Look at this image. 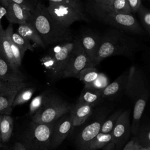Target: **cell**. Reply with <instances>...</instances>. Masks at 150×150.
I'll use <instances>...</instances> for the list:
<instances>
[{
  "mask_svg": "<svg viewBox=\"0 0 150 150\" xmlns=\"http://www.w3.org/2000/svg\"><path fill=\"white\" fill-rule=\"evenodd\" d=\"M30 13L28 22L35 27L45 46L73 40L70 29L54 19L40 2Z\"/></svg>",
  "mask_w": 150,
  "mask_h": 150,
  "instance_id": "obj_1",
  "label": "cell"
},
{
  "mask_svg": "<svg viewBox=\"0 0 150 150\" xmlns=\"http://www.w3.org/2000/svg\"><path fill=\"white\" fill-rule=\"evenodd\" d=\"M141 44L129 34L112 29L100 36V42L97 52L94 66L103 59L112 56L121 55L132 57L141 49Z\"/></svg>",
  "mask_w": 150,
  "mask_h": 150,
  "instance_id": "obj_2",
  "label": "cell"
},
{
  "mask_svg": "<svg viewBox=\"0 0 150 150\" xmlns=\"http://www.w3.org/2000/svg\"><path fill=\"white\" fill-rule=\"evenodd\" d=\"M124 91L134 103L131 132L135 135L149 97V90L145 77L141 70L135 66L131 67L128 71Z\"/></svg>",
  "mask_w": 150,
  "mask_h": 150,
  "instance_id": "obj_3",
  "label": "cell"
},
{
  "mask_svg": "<svg viewBox=\"0 0 150 150\" xmlns=\"http://www.w3.org/2000/svg\"><path fill=\"white\" fill-rule=\"evenodd\" d=\"M93 11L102 22L129 35H142L145 33L137 19L131 13L124 14L113 12L106 6L94 2Z\"/></svg>",
  "mask_w": 150,
  "mask_h": 150,
  "instance_id": "obj_4",
  "label": "cell"
},
{
  "mask_svg": "<svg viewBox=\"0 0 150 150\" xmlns=\"http://www.w3.org/2000/svg\"><path fill=\"white\" fill-rule=\"evenodd\" d=\"M71 106L59 96L46 93L41 108L32 116V121L40 124L53 122L69 112Z\"/></svg>",
  "mask_w": 150,
  "mask_h": 150,
  "instance_id": "obj_5",
  "label": "cell"
},
{
  "mask_svg": "<svg viewBox=\"0 0 150 150\" xmlns=\"http://www.w3.org/2000/svg\"><path fill=\"white\" fill-rule=\"evenodd\" d=\"M53 123L40 124L32 121L26 132L23 144L26 150L49 149Z\"/></svg>",
  "mask_w": 150,
  "mask_h": 150,
  "instance_id": "obj_6",
  "label": "cell"
},
{
  "mask_svg": "<svg viewBox=\"0 0 150 150\" xmlns=\"http://www.w3.org/2000/svg\"><path fill=\"white\" fill-rule=\"evenodd\" d=\"M49 2V5L46 6L48 12L54 19L66 28H69L76 21H84L86 19L83 11L70 5Z\"/></svg>",
  "mask_w": 150,
  "mask_h": 150,
  "instance_id": "obj_7",
  "label": "cell"
},
{
  "mask_svg": "<svg viewBox=\"0 0 150 150\" xmlns=\"http://www.w3.org/2000/svg\"><path fill=\"white\" fill-rule=\"evenodd\" d=\"M90 66H94L82 47L79 38H76L70 59L62 73V77L78 78L80 71Z\"/></svg>",
  "mask_w": 150,
  "mask_h": 150,
  "instance_id": "obj_8",
  "label": "cell"
},
{
  "mask_svg": "<svg viewBox=\"0 0 150 150\" xmlns=\"http://www.w3.org/2000/svg\"><path fill=\"white\" fill-rule=\"evenodd\" d=\"M129 110L123 111L111 131L112 142L118 150H121L126 144L131 133Z\"/></svg>",
  "mask_w": 150,
  "mask_h": 150,
  "instance_id": "obj_9",
  "label": "cell"
},
{
  "mask_svg": "<svg viewBox=\"0 0 150 150\" xmlns=\"http://www.w3.org/2000/svg\"><path fill=\"white\" fill-rule=\"evenodd\" d=\"M73 127L70 112H67L56 120L53 125L50 148L59 146L70 134Z\"/></svg>",
  "mask_w": 150,
  "mask_h": 150,
  "instance_id": "obj_10",
  "label": "cell"
},
{
  "mask_svg": "<svg viewBox=\"0 0 150 150\" xmlns=\"http://www.w3.org/2000/svg\"><path fill=\"white\" fill-rule=\"evenodd\" d=\"M105 117L100 116L86 125L78 134L76 145L80 150H87L92 139L100 132Z\"/></svg>",
  "mask_w": 150,
  "mask_h": 150,
  "instance_id": "obj_11",
  "label": "cell"
},
{
  "mask_svg": "<svg viewBox=\"0 0 150 150\" xmlns=\"http://www.w3.org/2000/svg\"><path fill=\"white\" fill-rule=\"evenodd\" d=\"M74 44L75 39L61 42V43L55 46L50 53L57 62V70L60 77H62V73L69 63Z\"/></svg>",
  "mask_w": 150,
  "mask_h": 150,
  "instance_id": "obj_12",
  "label": "cell"
},
{
  "mask_svg": "<svg viewBox=\"0 0 150 150\" xmlns=\"http://www.w3.org/2000/svg\"><path fill=\"white\" fill-rule=\"evenodd\" d=\"M26 85L25 81L9 83L0 93V114L10 115L16 95Z\"/></svg>",
  "mask_w": 150,
  "mask_h": 150,
  "instance_id": "obj_13",
  "label": "cell"
},
{
  "mask_svg": "<svg viewBox=\"0 0 150 150\" xmlns=\"http://www.w3.org/2000/svg\"><path fill=\"white\" fill-rule=\"evenodd\" d=\"M5 16L12 24H22L29 21L31 13L19 5L10 2L6 7Z\"/></svg>",
  "mask_w": 150,
  "mask_h": 150,
  "instance_id": "obj_14",
  "label": "cell"
},
{
  "mask_svg": "<svg viewBox=\"0 0 150 150\" xmlns=\"http://www.w3.org/2000/svg\"><path fill=\"white\" fill-rule=\"evenodd\" d=\"M93 107L91 105L77 101L76 104L71 106L69 111L73 127L80 126L83 124L91 115Z\"/></svg>",
  "mask_w": 150,
  "mask_h": 150,
  "instance_id": "obj_15",
  "label": "cell"
},
{
  "mask_svg": "<svg viewBox=\"0 0 150 150\" xmlns=\"http://www.w3.org/2000/svg\"><path fill=\"white\" fill-rule=\"evenodd\" d=\"M0 79L6 82L16 83L24 81L25 77L19 69H13L0 54Z\"/></svg>",
  "mask_w": 150,
  "mask_h": 150,
  "instance_id": "obj_16",
  "label": "cell"
},
{
  "mask_svg": "<svg viewBox=\"0 0 150 150\" xmlns=\"http://www.w3.org/2000/svg\"><path fill=\"white\" fill-rule=\"evenodd\" d=\"M79 40L84 50L93 63L100 45V36L92 33H84L79 38Z\"/></svg>",
  "mask_w": 150,
  "mask_h": 150,
  "instance_id": "obj_17",
  "label": "cell"
},
{
  "mask_svg": "<svg viewBox=\"0 0 150 150\" xmlns=\"http://www.w3.org/2000/svg\"><path fill=\"white\" fill-rule=\"evenodd\" d=\"M128 72L120 75L115 81L110 83L107 87L101 90L102 98H106L115 96L122 91L125 90L128 79Z\"/></svg>",
  "mask_w": 150,
  "mask_h": 150,
  "instance_id": "obj_18",
  "label": "cell"
},
{
  "mask_svg": "<svg viewBox=\"0 0 150 150\" xmlns=\"http://www.w3.org/2000/svg\"><path fill=\"white\" fill-rule=\"evenodd\" d=\"M0 54L13 69H19L12 54L8 32L2 27H0Z\"/></svg>",
  "mask_w": 150,
  "mask_h": 150,
  "instance_id": "obj_19",
  "label": "cell"
},
{
  "mask_svg": "<svg viewBox=\"0 0 150 150\" xmlns=\"http://www.w3.org/2000/svg\"><path fill=\"white\" fill-rule=\"evenodd\" d=\"M18 33L29 40L32 41L37 46H39L43 49L45 48L46 46L37 30L29 22L19 25L18 29Z\"/></svg>",
  "mask_w": 150,
  "mask_h": 150,
  "instance_id": "obj_20",
  "label": "cell"
},
{
  "mask_svg": "<svg viewBox=\"0 0 150 150\" xmlns=\"http://www.w3.org/2000/svg\"><path fill=\"white\" fill-rule=\"evenodd\" d=\"M102 99L101 90L84 87L77 101L93 107L98 104Z\"/></svg>",
  "mask_w": 150,
  "mask_h": 150,
  "instance_id": "obj_21",
  "label": "cell"
},
{
  "mask_svg": "<svg viewBox=\"0 0 150 150\" xmlns=\"http://www.w3.org/2000/svg\"><path fill=\"white\" fill-rule=\"evenodd\" d=\"M13 118L9 115H2L0 122V137L3 142H8L12 134Z\"/></svg>",
  "mask_w": 150,
  "mask_h": 150,
  "instance_id": "obj_22",
  "label": "cell"
},
{
  "mask_svg": "<svg viewBox=\"0 0 150 150\" xmlns=\"http://www.w3.org/2000/svg\"><path fill=\"white\" fill-rule=\"evenodd\" d=\"M112 142L111 132L109 133L99 132L90 143L87 150H97Z\"/></svg>",
  "mask_w": 150,
  "mask_h": 150,
  "instance_id": "obj_23",
  "label": "cell"
},
{
  "mask_svg": "<svg viewBox=\"0 0 150 150\" xmlns=\"http://www.w3.org/2000/svg\"><path fill=\"white\" fill-rule=\"evenodd\" d=\"M98 74L99 72L95 66H90L84 68L80 71L78 79H79L84 85H87L94 81Z\"/></svg>",
  "mask_w": 150,
  "mask_h": 150,
  "instance_id": "obj_24",
  "label": "cell"
},
{
  "mask_svg": "<svg viewBox=\"0 0 150 150\" xmlns=\"http://www.w3.org/2000/svg\"><path fill=\"white\" fill-rule=\"evenodd\" d=\"M35 91V88L28 87H26V85L25 87L22 88L16 95L12 104V107L20 105L28 102L32 97Z\"/></svg>",
  "mask_w": 150,
  "mask_h": 150,
  "instance_id": "obj_25",
  "label": "cell"
},
{
  "mask_svg": "<svg viewBox=\"0 0 150 150\" xmlns=\"http://www.w3.org/2000/svg\"><path fill=\"white\" fill-rule=\"evenodd\" d=\"M40 62L42 65L52 77H60L57 70V62L54 57L51 54L49 53V54L42 57L40 59Z\"/></svg>",
  "mask_w": 150,
  "mask_h": 150,
  "instance_id": "obj_26",
  "label": "cell"
},
{
  "mask_svg": "<svg viewBox=\"0 0 150 150\" xmlns=\"http://www.w3.org/2000/svg\"><path fill=\"white\" fill-rule=\"evenodd\" d=\"M5 30L7 31L8 36H9V41H10V43H11V50H12V54H13L14 60L15 61V63H16L17 66L19 68V67L21 66L22 60V59L24 56L25 53H23L22 52V50L18 46H16L11 40V35L12 32L13 31L12 24L9 23L8 26L7 27V28Z\"/></svg>",
  "mask_w": 150,
  "mask_h": 150,
  "instance_id": "obj_27",
  "label": "cell"
},
{
  "mask_svg": "<svg viewBox=\"0 0 150 150\" xmlns=\"http://www.w3.org/2000/svg\"><path fill=\"white\" fill-rule=\"evenodd\" d=\"M150 129L149 125L139 126L134 135L138 143L142 146H150Z\"/></svg>",
  "mask_w": 150,
  "mask_h": 150,
  "instance_id": "obj_28",
  "label": "cell"
},
{
  "mask_svg": "<svg viewBox=\"0 0 150 150\" xmlns=\"http://www.w3.org/2000/svg\"><path fill=\"white\" fill-rule=\"evenodd\" d=\"M12 41L18 46L23 53H25L27 50L32 52L33 51V47L30 43V40L22 36L18 33H15L13 31L11 35Z\"/></svg>",
  "mask_w": 150,
  "mask_h": 150,
  "instance_id": "obj_29",
  "label": "cell"
},
{
  "mask_svg": "<svg viewBox=\"0 0 150 150\" xmlns=\"http://www.w3.org/2000/svg\"><path fill=\"white\" fill-rule=\"evenodd\" d=\"M122 112V111L119 110L112 114H111L107 118H105L100 130L101 133H109L111 132L113 129L115 124H116L119 117Z\"/></svg>",
  "mask_w": 150,
  "mask_h": 150,
  "instance_id": "obj_30",
  "label": "cell"
},
{
  "mask_svg": "<svg viewBox=\"0 0 150 150\" xmlns=\"http://www.w3.org/2000/svg\"><path fill=\"white\" fill-rule=\"evenodd\" d=\"M106 6L111 11L117 13L124 14L131 13L127 0H114L110 6Z\"/></svg>",
  "mask_w": 150,
  "mask_h": 150,
  "instance_id": "obj_31",
  "label": "cell"
},
{
  "mask_svg": "<svg viewBox=\"0 0 150 150\" xmlns=\"http://www.w3.org/2000/svg\"><path fill=\"white\" fill-rule=\"evenodd\" d=\"M109 84L110 83L108 77L103 73H99L98 77L94 81L88 84L84 85V87L101 90L107 87Z\"/></svg>",
  "mask_w": 150,
  "mask_h": 150,
  "instance_id": "obj_32",
  "label": "cell"
},
{
  "mask_svg": "<svg viewBox=\"0 0 150 150\" xmlns=\"http://www.w3.org/2000/svg\"><path fill=\"white\" fill-rule=\"evenodd\" d=\"M141 23L147 33H150V11L142 5L137 11Z\"/></svg>",
  "mask_w": 150,
  "mask_h": 150,
  "instance_id": "obj_33",
  "label": "cell"
},
{
  "mask_svg": "<svg viewBox=\"0 0 150 150\" xmlns=\"http://www.w3.org/2000/svg\"><path fill=\"white\" fill-rule=\"evenodd\" d=\"M46 93H42L34 97L29 105V114L33 116L42 107Z\"/></svg>",
  "mask_w": 150,
  "mask_h": 150,
  "instance_id": "obj_34",
  "label": "cell"
},
{
  "mask_svg": "<svg viewBox=\"0 0 150 150\" xmlns=\"http://www.w3.org/2000/svg\"><path fill=\"white\" fill-rule=\"evenodd\" d=\"M10 2H13L19 5L24 9L31 12L36 7L38 1V0H9Z\"/></svg>",
  "mask_w": 150,
  "mask_h": 150,
  "instance_id": "obj_35",
  "label": "cell"
},
{
  "mask_svg": "<svg viewBox=\"0 0 150 150\" xmlns=\"http://www.w3.org/2000/svg\"><path fill=\"white\" fill-rule=\"evenodd\" d=\"M48 1L53 2L69 4L75 7L76 8L78 9L80 11H83V7L81 0H48Z\"/></svg>",
  "mask_w": 150,
  "mask_h": 150,
  "instance_id": "obj_36",
  "label": "cell"
},
{
  "mask_svg": "<svg viewBox=\"0 0 150 150\" xmlns=\"http://www.w3.org/2000/svg\"><path fill=\"white\" fill-rule=\"evenodd\" d=\"M141 145L138 143L135 137L126 143L122 148V150H139Z\"/></svg>",
  "mask_w": 150,
  "mask_h": 150,
  "instance_id": "obj_37",
  "label": "cell"
},
{
  "mask_svg": "<svg viewBox=\"0 0 150 150\" xmlns=\"http://www.w3.org/2000/svg\"><path fill=\"white\" fill-rule=\"evenodd\" d=\"M131 12H137L142 5L141 0H127Z\"/></svg>",
  "mask_w": 150,
  "mask_h": 150,
  "instance_id": "obj_38",
  "label": "cell"
},
{
  "mask_svg": "<svg viewBox=\"0 0 150 150\" xmlns=\"http://www.w3.org/2000/svg\"><path fill=\"white\" fill-rule=\"evenodd\" d=\"M103 150H118V149L116 148L114 142H111L108 144L106 145L105 146H104L103 148Z\"/></svg>",
  "mask_w": 150,
  "mask_h": 150,
  "instance_id": "obj_39",
  "label": "cell"
},
{
  "mask_svg": "<svg viewBox=\"0 0 150 150\" xmlns=\"http://www.w3.org/2000/svg\"><path fill=\"white\" fill-rule=\"evenodd\" d=\"M113 1L114 0H95V2L105 6H110Z\"/></svg>",
  "mask_w": 150,
  "mask_h": 150,
  "instance_id": "obj_40",
  "label": "cell"
},
{
  "mask_svg": "<svg viewBox=\"0 0 150 150\" xmlns=\"http://www.w3.org/2000/svg\"><path fill=\"white\" fill-rule=\"evenodd\" d=\"M6 12V8L0 5V27H2V19L4 15H5Z\"/></svg>",
  "mask_w": 150,
  "mask_h": 150,
  "instance_id": "obj_41",
  "label": "cell"
},
{
  "mask_svg": "<svg viewBox=\"0 0 150 150\" xmlns=\"http://www.w3.org/2000/svg\"><path fill=\"white\" fill-rule=\"evenodd\" d=\"M13 150H26V149L22 143L16 142L14 145Z\"/></svg>",
  "mask_w": 150,
  "mask_h": 150,
  "instance_id": "obj_42",
  "label": "cell"
},
{
  "mask_svg": "<svg viewBox=\"0 0 150 150\" xmlns=\"http://www.w3.org/2000/svg\"><path fill=\"white\" fill-rule=\"evenodd\" d=\"M9 82H6L5 81L2 80H0V93L8 86Z\"/></svg>",
  "mask_w": 150,
  "mask_h": 150,
  "instance_id": "obj_43",
  "label": "cell"
},
{
  "mask_svg": "<svg viewBox=\"0 0 150 150\" xmlns=\"http://www.w3.org/2000/svg\"><path fill=\"white\" fill-rule=\"evenodd\" d=\"M9 2H10L9 0H0V3L5 8L8 6Z\"/></svg>",
  "mask_w": 150,
  "mask_h": 150,
  "instance_id": "obj_44",
  "label": "cell"
},
{
  "mask_svg": "<svg viewBox=\"0 0 150 150\" xmlns=\"http://www.w3.org/2000/svg\"><path fill=\"white\" fill-rule=\"evenodd\" d=\"M139 150H150V146H141Z\"/></svg>",
  "mask_w": 150,
  "mask_h": 150,
  "instance_id": "obj_45",
  "label": "cell"
},
{
  "mask_svg": "<svg viewBox=\"0 0 150 150\" xmlns=\"http://www.w3.org/2000/svg\"><path fill=\"white\" fill-rule=\"evenodd\" d=\"M2 115L0 114V122H1V119H2ZM1 137H0V142H1Z\"/></svg>",
  "mask_w": 150,
  "mask_h": 150,
  "instance_id": "obj_46",
  "label": "cell"
},
{
  "mask_svg": "<svg viewBox=\"0 0 150 150\" xmlns=\"http://www.w3.org/2000/svg\"><path fill=\"white\" fill-rule=\"evenodd\" d=\"M0 80H1V79H0Z\"/></svg>",
  "mask_w": 150,
  "mask_h": 150,
  "instance_id": "obj_47",
  "label": "cell"
}]
</instances>
